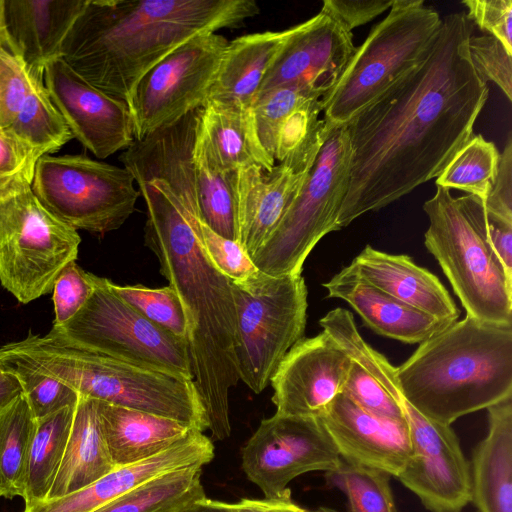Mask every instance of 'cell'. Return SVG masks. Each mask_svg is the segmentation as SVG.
Returning <instances> with one entry per match:
<instances>
[{
  "mask_svg": "<svg viewBox=\"0 0 512 512\" xmlns=\"http://www.w3.org/2000/svg\"><path fill=\"white\" fill-rule=\"evenodd\" d=\"M473 28L464 11L444 16L425 60L346 125L352 157L338 230L437 178L474 135L489 88L469 56Z\"/></svg>",
  "mask_w": 512,
  "mask_h": 512,
  "instance_id": "6da1fadb",
  "label": "cell"
},
{
  "mask_svg": "<svg viewBox=\"0 0 512 512\" xmlns=\"http://www.w3.org/2000/svg\"><path fill=\"white\" fill-rule=\"evenodd\" d=\"M146 206L145 243L178 294L189 322L193 382L212 441L230 436V389L237 385L236 309L232 281L208 259L200 240L201 214L193 159L172 151L150 163L125 164Z\"/></svg>",
  "mask_w": 512,
  "mask_h": 512,
  "instance_id": "7a4b0ae2",
  "label": "cell"
},
{
  "mask_svg": "<svg viewBox=\"0 0 512 512\" xmlns=\"http://www.w3.org/2000/svg\"><path fill=\"white\" fill-rule=\"evenodd\" d=\"M259 12L254 0H86L61 58L128 104L139 80L168 53L200 33L241 27Z\"/></svg>",
  "mask_w": 512,
  "mask_h": 512,
  "instance_id": "3957f363",
  "label": "cell"
},
{
  "mask_svg": "<svg viewBox=\"0 0 512 512\" xmlns=\"http://www.w3.org/2000/svg\"><path fill=\"white\" fill-rule=\"evenodd\" d=\"M396 375L415 409L451 425L512 396V324L466 315L422 342Z\"/></svg>",
  "mask_w": 512,
  "mask_h": 512,
  "instance_id": "277c9868",
  "label": "cell"
},
{
  "mask_svg": "<svg viewBox=\"0 0 512 512\" xmlns=\"http://www.w3.org/2000/svg\"><path fill=\"white\" fill-rule=\"evenodd\" d=\"M1 347L22 356L80 396L171 418L201 432L208 429L192 380L91 351L53 327L45 335L29 333Z\"/></svg>",
  "mask_w": 512,
  "mask_h": 512,
  "instance_id": "5b68a950",
  "label": "cell"
},
{
  "mask_svg": "<svg viewBox=\"0 0 512 512\" xmlns=\"http://www.w3.org/2000/svg\"><path fill=\"white\" fill-rule=\"evenodd\" d=\"M423 210L429 220L425 247L439 263L466 315L512 324V280L486 239L484 201L470 194L454 197L449 189L436 186Z\"/></svg>",
  "mask_w": 512,
  "mask_h": 512,
  "instance_id": "8992f818",
  "label": "cell"
},
{
  "mask_svg": "<svg viewBox=\"0 0 512 512\" xmlns=\"http://www.w3.org/2000/svg\"><path fill=\"white\" fill-rule=\"evenodd\" d=\"M442 18L423 0H394L388 14L356 47L335 88L321 99L326 127L347 125L417 68L437 38Z\"/></svg>",
  "mask_w": 512,
  "mask_h": 512,
  "instance_id": "52a82bcc",
  "label": "cell"
},
{
  "mask_svg": "<svg viewBox=\"0 0 512 512\" xmlns=\"http://www.w3.org/2000/svg\"><path fill=\"white\" fill-rule=\"evenodd\" d=\"M326 128L299 194L273 234L251 257L266 275H301L316 244L338 230L336 222L348 187L352 152L346 125Z\"/></svg>",
  "mask_w": 512,
  "mask_h": 512,
  "instance_id": "ba28073f",
  "label": "cell"
},
{
  "mask_svg": "<svg viewBox=\"0 0 512 512\" xmlns=\"http://www.w3.org/2000/svg\"><path fill=\"white\" fill-rule=\"evenodd\" d=\"M80 242L30 183L0 193V282L20 303L52 292L63 268L77 259Z\"/></svg>",
  "mask_w": 512,
  "mask_h": 512,
  "instance_id": "9c48e42d",
  "label": "cell"
},
{
  "mask_svg": "<svg viewBox=\"0 0 512 512\" xmlns=\"http://www.w3.org/2000/svg\"><path fill=\"white\" fill-rule=\"evenodd\" d=\"M232 291L239 380L259 394L304 336L307 286L302 275L274 277L259 272L245 283L232 282Z\"/></svg>",
  "mask_w": 512,
  "mask_h": 512,
  "instance_id": "30bf717a",
  "label": "cell"
},
{
  "mask_svg": "<svg viewBox=\"0 0 512 512\" xmlns=\"http://www.w3.org/2000/svg\"><path fill=\"white\" fill-rule=\"evenodd\" d=\"M130 171L86 155H43L32 190L60 221L75 230L105 234L120 228L140 196Z\"/></svg>",
  "mask_w": 512,
  "mask_h": 512,
  "instance_id": "8fae6325",
  "label": "cell"
},
{
  "mask_svg": "<svg viewBox=\"0 0 512 512\" xmlns=\"http://www.w3.org/2000/svg\"><path fill=\"white\" fill-rule=\"evenodd\" d=\"M94 290L78 313L53 327L85 348L138 366L193 381L186 339L154 324L92 274Z\"/></svg>",
  "mask_w": 512,
  "mask_h": 512,
  "instance_id": "7c38bea8",
  "label": "cell"
},
{
  "mask_svg": "<svg viewBox=\"0 0 512 512\" xmlns=\"http://www.w3.org/2000/svg\"><path fill=\"white\" fill-rule=\"evenodd\" d=\"M227 44L221 34L200 33L168 53L139 80L128 102L135 140L203 106Z\"/></svg>",
  "mask_w": 512,
  "mask_h": 512,
  "instance_id": "4fadbf2b",
  "label": "cell"
},
{
  "mask_svg": "<svg viewBox=\"0 0 512 512\" xmlns=\"http://www.w3.org/2000/svg\"><path fill=\"white\" fill-rule=\"evenodd\" d=\"M342 458L320 418L275 413L263 419L242 449V468L266 498L312 471L336 469Z\"/></svg>",
  "mask_w": 512,
  "mask_h": 512,
  "instance_id": "5bb4252c",
  "label": "cell"
},
{
  "mask_svg": "<svg viewBox=\"0 0 512 512\" xmlns=\"http://www.w3.org/2000/svg\"><path fill=\"white\" fill-rule=\"evenodd\" d=\"M393 397L409 427L411 456L396 478L431 512H462L471 502V470L451 428L422 415L403 396Z\"/></svg>",
  "mask_w": 512,
  "mask_h": 512,
  "instance_id": "9a60e30c",
  "label": "cell"
},
{
  "mask_svg": "<svg viewBox=\"0 0 512 512\" xmlns=\"http://www.w3.org/2000/svg\"><path fill=\"white\" fill-rule=\"evenodd\" d=\"M44 84L73 138L97 158L105 159L134 143L128 104L89 84L61 57L47 64Z\"/></svg>",
  "mask_w": 512,
  "mask_h": 512,
  "instance_id": "2e32d148",
  "label": "cell"
},
{
  "mask_svg": "<svg viewBox=\"0 0 512 512\" xmlns=\"http://www.w3.org/2000/svg\"><path fill=\"white\" fill-rule=\"evenodd\" d=\"M352 359L325 332L302 338L271 378L276 413L321 418L342 393Z\"/></svg>",
  "mask_w": 512,
  "mask_h": 512,
  "instance_id": "e0dca14e",
  "label": "cell"
},
{
  "mask_svg": "<svg viewBox=\"0 0 512 512\" xmlns=\"http://www.w3.org/2000/svg\"><path fill=\"white\" fill-rule=\"evenodd\" d=\"M322 144L293 153L271 171H234L239 243L252 257L273 234L299 194Z\"/></svg>",
  "mask_w": 512,
  "mask_h": 512,
  "instance_id": "ac0fdd59",
  "label": "cell"
},
{
  "mask_svg": "<svg viewBox=\"0 0 512 512\" xmlns=\"http://www.w3.org/2000/svg\"><path fill=\"white\" fill-rule=\"evenodd\" d=\"M356 47L352 31L331 14L320 10L296 25L295 32L267 71L256 96L279 86L302 83L325 97L337 85Z\"/></svg>",
  "mask_w": 512,
  "mask_h": 512,
  "instance_id": "d6986e66",
  "label": "cell"
},
{
  "mask_svg": "<svg viewBox=\"0 0 512 512\" xmlns=\"http://www.w3.org/2000/svg\"><path fill=\"white\" fill-rule=\"evenodd\" d=\"M340 457L397 476L411 456L405 419L374 415L339 394L320 418Z\"/></svg>",
  "mask_w": 512,
  "mask_h": 512,
  "instance_id": "ffe728a7",
  "label": "cell"
},
{
  "mask_svg": "<svg viewBox=\"0 0 512 512\" xmlns=\"http://www.w3.org/2000/svg\"><path fill=\"white\" fill-rule=\"evenodd\" d=\"M0 129L42 155L59 150L73 136L52 103L44 80L0 47Z\"/></svg>",
  "mask_w": 512,
  "mask_h": 512,
  "instance_id": "44dd1931",
  "label": "cell"
},
{
  "mask_svg": "<svg viewBox=\"0 0 512 512\" xmlns=\"http://www.w3.org/2000/svg\"><path fill=\"white\" fill-rule=\"evenodd\" d=\"M86 0H5L8 50L39 79L61 57L63 41Z\"/></svg>",
  "mask_w": 512,
  "mask_h": 512,
  "instance_id": "7402d4cb",
  "label": "cell"
},
{
  "mask_svg": "<svg viewBox=\"0 0 512 512\" xmlns=\"http://www.w3.org/2000/svg\"><path fill=\"white\" fill-rule=\"evenodd\" d=\"M323 286L329 298L347 302L373 332L406 344H421L450 325L373 286L351 265Z\"/></svg>",
  "mask_w": 512,
  "mask_h": 512,
  "instance_id": "603a6c76",
  "label": "cell"
},
{
  "mask_svg": "<svg viewBox=\"0 0 512 512\" xmlns=\"http://www.w3.org/2000/svg\"><path fill=\"white\" fill-rule=\"evenodd\" d=\"M350 265L373 286L430 316L450 324L460 316L441 281L407 255L389 254L366 245Z\"/></svg>",
  "mask_w": 512,
  "mask_h": 512,
  "instance_id": "cb8c5ba5",
  "label": "cell"
},
{
  "mask_svg": "<svg viewBox=\"0 0 512 512\" xmlns=\"http://www.w3.org/2000/svg\"><path fill=\"white\" fill-rule=\"evenodd\" d=\"M98 414L115 467L152 457L199 431L171 418L99 400Z\"/></svg>",
  "mask_w": 512,
  "mask_h": 512,
  "instance_id": "d4e9b609",
  "label": "cell"
},
{
  "mask_svg": "<svg viewBox=\"0 0 512 512\" xmlns=\"http://www.w3.org/2000/svg\"><path fill=\"white\" fill-rule=\"evenodd\" d=\"M487 411L488 433L473 454L471 502L479 512H512V396Z\"/></svg>",
  "mask_w": 512,
  "mask_h": 512,
  "instance_id": "484cf974",
  "label": "cell"
},
{
  "mask_svg": "<svg viewBox=\"0 0 512 512\" xmlns=\"http://www.w3.org/2000/svg\"><path fill=\"white\" fill-rule=\"evenodd\" d=\"M295 30L296 25L228 41L207 100L252 105L267 71Z\"/></svg>",
  "mask_w": 512,
  "mask_h": 512,
  "instance_id": "4316f807",
  "label": "cell"
},
{
  "mask_svg": "<svg viewBox=\"0 0 512 512\" xmlns=\"http://www.w3.org/2000/svg\"><path fill=\"white\" fill-rule=\"evenodd\" d=\"M199 127L218 165L225 171L259 166L271 171L275 160L262 146L252 105L206 100Z\"/></svg>",
  "mask_w": 512,
  "mask_h": 512,
  "instance_id": "83f0119b",
  "label": "cell"
},
{
  "mask_svg": "<svg viewBox=\"0 0 512 512\" xmlns=\"http://www.w3.org/2000/svg\"><path fill=\"white\" fill-rule=\"evenodd\" d=\"M115 468L102 432L98 400L80 396L65 453L46 500L78 491Z\"/></svg>",
  "mask_w": 512,
  "mask_h": 512,
  "instance_id": "f1b7e54d",
  "label": "cell"
},
{
  "mask_svg": "<svg viewBox=\"0 0 512 512\" xmlns=\"http://www.w3.org/2000/svg\"><path fill=\"white\" fill-rule=\"evenodd\" d=\"M193 165L202 221L217 234L239 242L234 171H225L218 165L199 127V121Z\"/></svg>",
  "mask_w": 512,
  "mask_h": 512,
  "instance_id": "f546056e",
  "label": "cell"
},
{
  "mask_svg": "<svg viewBox=\"0 0 512 512\" xmlns=\"http://www.w3.org/2000/svg\"><path fill=\"white\" fill-rule=\"evenodd\" d=\"M76 406L37 420L22 481L25 506L45 501L61 465Z\"/></svg>",
  "mask_w": 512,
  "mask_h": 512,
  "instance_id": "4dcf8cb0",
  "label": "cell"
},
{
  "mask_svg": "<svg viewBox=\"0 0 512 512\" xmlns=\"http://www.w3.org/2000/svg\"><path fill=\"white\" fill-rule=\"evenodd\" d=\"M202 467L191 466L156 477L92 512H179L206 497Z\"/></svg>",
  "mask_w": 512,
  "mask_h": 512,
  "instance_id": "1f68e13d",
  "label": "cell"
},
{
  "mask_svg": "<svg viewBox=\"0 0 512 512\" xmlns=\"http://www.w3.org/2000/svg\"><path fill=\"white\" fill-rule=\"evenodd\" d=\"M37 420L21 393L0 410V497L22 496V481Z\"/></svg>",
  "mask_w": 512,
  "mask_h": 512,
  "instance_id": "d6a6232c",
  "label": "cell"
},
{
  "mask_svg": "<svg viewBox=\"0 0 512 512\" xmlns=\"http://www.w3.org/2000/svg\"><path fill=\"white\" fill-rule=\"evenodd\" d=\"M499 160L496 145L481 134H474L452 157L435 184L462 190L485 201L494 186Z\"/></svg>",
  "mask_w": 512,
  "mask_h": 512,
  "instance_id": "836d02e7",
  "label": "cell"
},
{
  "mask_svg": "<svg viewBox=\"0 0 512 512\" xmlns=\"http://www.w3.org/2000/svg\"><path fill=\"white\" fill-rule=\"evenodd\" d=\"M0 363L18 379L36 420L65 407L76 406L80 395L20 355L0 347Z\"/></svg>",
  "mask_w": 512,
  "mask_h": 512,
  "instance_id": "e575fe53",
  "label": "cell"
},
{
  "mask_svg": "<svg viewBox=\"0 0 512 512\" xmlns=\"http://www.w3.org/2000/svg\"><path fill=\"white\" fill-rule=\"evenodd\" d=\"M390 477L343 459L336 469L326 472L327 481L347 497L349 512H397Z\"/></svg>",
  "mask_w": 512,
  "mask_h": 512,
  "instance_id": "d590c367",
  "label": "cell"
},
{
  "mask_svg": "<svg viewBox=\"0 0 512 512\" xmlns=\"http://www.w3.org/2000/svg\"><path fill=\"white\" fill-rule=\"evenodd\" d=\"M109 286L115 294L148 320L187 340L188 318L178 294L170 285L149 288L142 284L118 285L109 280Z\"/></svg>",
  "mask_w": 512,
  "mask_h": 512,
  "instance_id": "8d00e7d4",
  "label": "cell"
},
{
  "mask_svg": "<svg viewBox=\"0 0 512 512\" xmlns=\"http://www.w3.org/2000/svg\"><path fill=\"white\" fill-rule=\"evenodd\" d=\"M323 94L302 83H291L271 89L252 102L260 142L274 159L276 137L284 120L306 102L322 98Z\"/></svg>",
  "mask_w": 512,
  "mask_h": 512,
  "instance_id": "74e56055",
  "label": "cell"
},
{
  "mask_svg": "<svg viewBox=\"0 0 512 512\" xmlns=\"http://www.w3.org/2000/svg\"><path fill=\"white\" fill-rule=\"evenodd\" d=\"M200 240L214 267L232 282L245 283L260 272L239 242L217 234L202 220Z\"/></svg>",
  "mask_w": 512,
  "mask_h": 512,
  "instance_id": "f35d334b",
  "label": "cell"
},
{
  "mask_svg": "<svg viewBox=\"0 0 512 512\" xmlns=\"http://www.w3.org/2000/svg\"><path fill=\"white\" fill-rule=\"evenodd\" d=\"M471 62L477 73L491 81L512 101V54L496 38L472 34L468 40Z\"/></svg>",
  "mask_w": 512,
  "mask_h": 512,
  "instance_id": "ab89813d",
  "label": "cell"
},
{
  "mask_svg": "<svg viewBox=\"0 0 512 512\" xmlns=\"http://www.w3.org/2000/svg\"><path fill=\"white\" fill-rule=\"evenodd\" d=\"M342 393L369 413L390 419H405L397 401L368 370L354 360Z\"/></svg>",
  "mask_w": 512,
  "mask_h": 512,
  "instance_id": "60d3db41",
  "label": "cell"
},
{
  "mask_svg": "<svg viewBox=\"0 0 512 512\" xmlns=\"http://www.w3.org/2000/svg\"><path fill=\"white\" fill-rule=\"evenodd\" d=\"M94 290L92 273L83 270L76 261L68 263L53 286L54 321L61 327L85 305Z\"/></svg>",
  "mask_w": 512,
  "mask_h": 512,
  "instance_id": "b9f144b4",
  "label": "cell"
},
{
  "mask_svg": "<svg viewBox=\"0 0 512 512\" xmlns=\"http://www.w3.org/2000/svg\"><path fill=\"white\" fill-rule=\"evenodd\" d=\"M43 155L11 133L0 129V193L32 183L35 166Z\"/></svg>",
  "mask_w": 512,
  "mask_h": 512,
  "instance_id": "7bdbcfd3",
  "label": "cell"
},
{
  "mask_svg": "<svg viewBox=\"0 0 512 512\" xmlns=\"http://www.w3.org/2000/svg\"><path fill=\"white\" fill-rule=\"evenodd\" d=\"M462 4L472 24L499 40L512 54V1L465 0Z\"/></svg>",
  "mask_w": 512,
  "mask_h": 512,
  "instance_id": "ee69618b",
  "label": "cell"
},
{
  "mask_svg": "<svg viewBox=\"0 0 512 512\" xmlns=\"http://www.w3.org/2000/svg\"><path fill=\"white\" fill-rule=\"evenodd\" d=\"M488 214L512 222V137L500 153L498 173L494 186L484 201Z\"/></svg>",
  "mask_w": 512,
  "mask_h": 512,
  "instance_id": "f6af8a7d",
  "label": "cell"
},
{
  "mask_svg": "<svg viewBox=\"0 0 512 512\" xmlns=\"http://www.w3.org/2000/svg\"><path fill=\"white\" fill-rule=\"evenodd\" d=\"M393 2L394 0H324L321 10L337 18L352 31L389 10Z\"/></svg>",
  "mask_w": 512,
  "mask_h": 512,
  "instance_id": "bcb514c9",
  "label": "cell"
},
{
  "mask_svg": "<svg viewBox=\"0 0 512 512\" xmlns=\"http://www.w3.org/2000/svg\"><path fill=\"white\" fill-rule=\"evenodd\" d=\"M485 236L507 277L512 280V222L494 217L486 211Z\"/></svg>",
  "mask_w": 512,
  "mask_h": 512,
  "instance_id": "7dc6e473",
  "label": "cell"
},
{
  "mask_svg": "<svg viewBox=\"0 0 512 512\" xmlns=\"http://www.w3.org/2000/svg\"><path fill=\"white\" fill-rule=\"evenodd\" d=\"M233 512H307L291 498L287 488L282 494L263 499L243 498L235 503H229Z\"/></svg>",
  "mask_w": 512,
  "mask_h": 512,
  "instance_id": "c3c4849f",
  "label": "cell"
},
{
  "mask_svg": "<svg viewBox=\"0 0 512 512\" xmlns=\"http://www.w3.org/2000/svg\"><path fill=\"white\" fill-rule=\"evenodd\" d=\"M21 393L22 389L18 379L7 370V372L0 377V410Z\"/></svg>",
  "mask_w": 512,
  "mask_h": 512,
  "instance_id": "681fc988",
  "label": "cell"
},
{
  "mask_svg": "<svg viewBox=\"0 0 512 512\" xmlns=\"http://www.w3.org/2000/svg\"><path fill=\"white\" fill-rule=\"evenodd\" d=\"M179 512H233L229 503L201 498L187 505Z\"/></svg>",
  "mask_w": 512,
  "mask_h": 512,
  "instance_id": "f907efd6",
  "label": "cell"
},
{
  "mask_svg": "<svg viewBox=\"0 0 512 512\" xmlns=\"http://www.w3.org/2000/svg\"><path fill=\"white\" fill-rule=\"evenodd\" d=\"M4 5L5 0H0V47L8 49V39L5 29Z\"/></svg>",
  "mask_w": 512,
  "mask_h": 512,
  "instance_id": "816d5d0a",
  "label": "cell"
},
{
  "mask_svg": "<svg viewBox=\"0 0 512 512\" xmlns=\"http://www.w3.org/2000/svg\"><path fill=\"white\" fill-rule=\"evenodd\" d=\"M307 512H334V511L327 507H319L315 510H307Z\"/></svg>",
  "mask_w": 512,
  "mask_h": 512,
  "instance_id": "f5cc1de1",
  "label": "cell"
},
{
  "mask_svg": "<svg viewBox=\"0 0 512 512\" xmlns=\"http://www.w3.org/2000/svg\"><path fill=\"white\" fill-rule=\"evenodd\" d=\"M7 372L6 368L0 363V377Z\"/></svg>",
  "mask_w": 512,
  "mask_h": 512,
  "instance_id": "db71d44e",
  "label": "cell"
}]
</instances>
